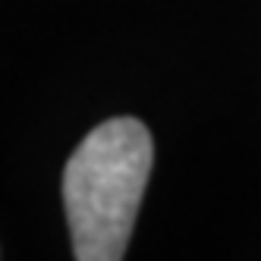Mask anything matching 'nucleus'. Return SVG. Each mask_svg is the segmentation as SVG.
I'll use <instances>...</instances> for the list:
<instances>
[{
    "label": "nucleus",
    "mask_w": 261,
    "mask_h": 261,
    "mask_svg": "<svg viewBox=\"0 0 261 261\" xmlns=\"http://www.w3.org/2000/svg\"><path fill=\"white\" fill-rule=\"evenodd\" d=\"M151 133L136 117L98 123L63 167V208L72 258L120 261L151 176Z\"/></svg>",
    "instance_id": "f257e3e1"
}]
</instances>
